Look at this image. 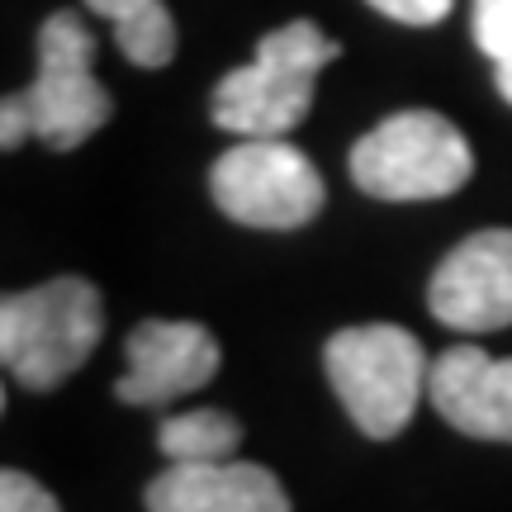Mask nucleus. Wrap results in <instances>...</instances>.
<instances>
[{
	"label": "nucleus",
	"instance_id": "1",
	"mask_svg": "<svg viewBox=\"0 0 512 512\" xmlns=\"http://www.w3.org/2000/svg\"><path fill=\"white\" fill-rule=\"evenodd\" d=\"M342 57V43L323 38L313 19L280 24L256 43V57L238 72H228L209 95L214 124L238 138H285L304 124L313 105L318 72Z\"/></svg>",
	"mask_w": 512,
	"mask_h": 512
},
{
	"label": "nucleus",
	"instance_id": "2",
	"mask_svg": "<svg viewBox=\"0 0 512 512\" xmlns=\"http://www.w3.org/2000/svg\"><path fill=\"white\" fill-rule=\"evenodd\" d=\"M100 332V290L81 275H57L48 285L0 299V361L10 380L38 394L72 380L100 347Z\"/></svg>",
	"mask_w": 512,
	"mask_h": 512
},
{
	"label": "nucleus",
	"instance_id": "3",
	"mask_svg": "<svg viewBox=\"0 0 512 512\" xmlns=\"http://www.w3.org/2000/svg\"><path fill=\"white\" fill-rule=\"evenodd\" d=\"M323 370L347 418L370 441H389L418 413L432 361L418 337L399 323H361L332 332V342L323 347Z\"/></svg>",
	"mask_w": 512,
	"mask_h": 512
},
{
	"label": "nucleus",
	"instance_id": "4",
	"mask_svg": "<svg viewBox=\"0 0 512 512\" xmlns=\"http://www.w3.org/2000/svg\"><path fill=\"white\" fill-rule=\"evenodd\" d=\"M475 171V152L446 114L399 110L351 147V181L389 204L456 195Z\"/></svg>",
	"mask_w": 512,
	"mask_h": 512
},
{
	"label": "nucleus",
	"instance_id": "5",
	"mask_svg": "<svg viewBox=\"0 0 512 512\" xmlns=\"http://www.w3.org/2000/svg\"><path fill=\"white\" fill-rule=\"evenodd\" d=\"M209 195L223 209V219L285 233L318 219L328 185L318 176V166L285 138H242L214 162Z\"/></svg>",
	"mask_w": 512,
	"mask_h": 512
},
{
	"label": "nucleus",
	"instance_id": "6",
	"mask_svg": "<svg viewBox=\"0 0 512 512\" xmlns=\"http://www.w3.org/2000/svg\"><path fill=\"white\" fill-rule=\"evenodd\" d=\"M95 34L72 15L57 10L43 19L38 34V76L29 91H19L34 119V138L53 152H72L95 128L110 124L114 95L95 81Z\"/></svg>",
	"mask_w": 512,
	"mask_h": 512
},
{
	"label": "nucleus",
	"instance_id": "7",
	"mask_svg": "<svg viewBox=\"0 0 512 512\" xmlns=\"http://www.w3.org/2000/svg\"><path fill=\"white\" fill-rule=\"evenodd\" d=\"M128 370L114 380V399L128 408H166L219 375V342L204 323L147 318L128 332Z\"/></svg>",
	"mask_w": 512,
	"mask_h": 512
},
{
	"label": "nucleus",
	"instance_id": "8",
	"mask_svg": "<svg viewBox=\"0 0 512 512\" xmlns=\"http://www.w3.org/2000/svg\"><path fill=\"white\" fill-rule=\"evenodd\" d=\"M427 309L456 332L512 328V228H484L451 247L427 285Z\"/></svg>",
	"mask_w": 512,
	"mask_h": 512
},
{
	"label": "nucleus",
	"instance_id": "9",
	"mask_svg": "<svg viewBox=\"0 0 512 512\" xmlns=\"http://www.w3.org/2000/svg\"><path fill=\"white\" fill-rule=\"evenodd\" d=\"M427 399L465 437L512 446V356L498 361L475 342L441 351L427 375Z\"/></svg>",
	"mask_w": 512,
	"mask_h": 512
},
{
	"label": "nucleus",
	"instance_id": "10",
	"mask_svg": "<svg viewBox=\"0 0 512 512\" xmlns=\"http://www.w3.org/2000/svg\"><path fill=\"white\" fill-rule=\"evenodd\" d=\"M147 512H290L285 484L252 460L166 465L147 484Z\"/></svg>",
	"mask_w": 512,
	"mask_h": 512
},
{
	"label": "nucleus",
	"instance_id": "11",
	"mask_svg": "<svg viewBox=\"0 0 512 512\" xmlns=\"http://www.w3.org/2000/svg\"><path fill=\"white\" fill-rule=\"evenodd\" d=\"M157 446H162L166 465H204V460H233L242 446L238 418H228L223 408H190V413H171L157 427Z\"/></svg>",
	"mask_w": 512,
	"mask_h": 512
},
{
	"label": "nucleus",
	"instance_id": "12",
	"mask_svg": "<svg viewBox=\"0 0 512 512\" xmlns=\"http://www.w3.org/2000/svg\"><path fill=\"white\" fill-rule=\"evenodd\" d=\"M114 38H119V53L133 62V67H147L157 72L176 57V19L162 0L147 5V10H133V15L114 19Z\"/></svg>",
	"mask_w": 512,
	"mask_h": 512
},
{
	"label": "nucleus",
	"instance_id": "13",
	"mask_svg": "<svg viewBox=\"0 0 512 512\" xmlns=\"http://www.w3.org/2000/svg\"><path fill=\"white\" fill-rule=\"evenodd\" d=\"M475 48L494 62V86L512 105V0H475L470 15Z\"/></svg>",
	"mask_w": 512,
	"mask_h": 512
},
{
	"label": "nucleus",
	"instance_id": "14",
	"mask_svg": "<svg viewBox=\"0 0 512 512\" xmlns=\"http://www.w3.org/2000/svg\"><path fill=\"white\" fill-rule=\"evenodd\" d=\"M0 512H62L57 498L24 470H5L0 475Z\"/></svg>",
	"mask_w": 512,
	"mask_h": 512
},
{
	"label": "nucleus",
	"instance_id": "15",
	"mask_svg": "<svg viewBox=\"0 0 512 512\" xmlns=\"http://www.w3.org/2000/svg\"><path fill=\"white\" fill-rule=\"evenodd\" d=\"M375 5L384 19H394V24H408V29H427V24H437V19L451 15V5L456 0H366Z\"/></svg>",
	"mask_w": 512,
	"mask_h": 512
},
{
	"label": "nucleus",
	"instance_id": "16",
	"mask_svg": "<svg viewBox=\"0 0 512 512\" xmlns=\"http://www.w3.org/2000/svg\"><path fill=\"white\" fill-rule=\"evenodd\" d=\"M29 133H34V119L24 110V100H19V95H5V105H0V147L15 152L19 138H29Z\"/></svg>",
	"mask_w": 512,
	"mask_h": 512
},
{
	"label": "nucleus",
	"instance_id": "17",
	"mask_svg": "<svg viewBox=\"0 0 512 512\" xmlns=\"http://www.w3.org/2000/svg\"><path fill=\"white\" fill-rule=\"evenodd\" d=\"M95 15H105V19H124L133 15V10H147V5H157V0H86Z\"/></svg>",
	"mask_w": 512,
	"mask_h": 512
}]
</instances>
